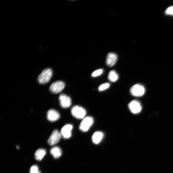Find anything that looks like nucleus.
Here are the masks:
<instances>
[{
    "instance_id": "nucleus-1",
    "label": "nucleus",
    "mask_w": 173,
    "mask_h": 173,
    "mask_svg": "<svg viewBox=\"0 0 173 173\" xmlns=\"http://www.w3.org/2000/svg\"><path fill=\"white\" fill-rule=\"evenodd\" d=\"M53 75L51 69H46L43 70L38 77V82L41 84H45L50 81Z\"/></svg>"
},
{
    "instance_id": "nucleus-2",
    "label": "nucleus",
    "mask_w": 173,
    "mask_h": 173,
    "mask_svg": "<svg viewBox=\"0 0 173 173\" xmlns=\"http://www.w3.org/2000/svg\"><path fill=\"white\" fill-rule=\"evenodd\" d=\"M94 122L93 118L91 116L85 117L80 123L79 129L80 130L84 132H87Z\"/></svg>"
},
{
    "instance_id": "nucleus-3",
    "label": "nucleus",
    "mask_w": 173,
    "mask_h": 173,
    "mask_svg": "<svg viewBox=\"0 0 173 173\" xmlns=\"http://www.w3.org/2000/svg\"><path fill=\"white\" fill-rule=\"evenodd\" d=\"M71 112L73 116L79 119H83L86 114V110L78 106L73 107L71 109Z\"/></svg>"
},
{
    "instance_id": "nucleus-4",
    "label": "nucleus",
    "mask_w": 173,
    "mask_h": 173,
    "mask_svg": "<svg viewBox=\"0 0 173 173\" xmlns=\"http://www.w3.org/2000/svg\"><path fill=\"white\" fill-rule=\"evenodd\" d=\"M131 94L136 97L143 96L145 94V89L144 86L140 84H136L132 86L130 90Z\"/></svg>"
},
{
    "instance_id": "nucleus-5",
    "label": "nucleus",
    "mask_w": 173,
    "mask_h": 173,
    "mask_svg": "<svg viewBox=\"0 0 173 173\" xmlns=\"http://www.w3.org/2000/svg\"><path fill=\"white\" fill-rule=\"evenodd\" d=\"M65 84L61 81H58L53 83L50 86L49 89L54 94H58L62 91L65 88Z\"/></svg>"
},
{
    "instance_id": "nucleus-6",
    "label": "nucleus",
    "mask_w": 173,
    "mask_h": 173,
    "mask_svg": "<svg viewBox=\"0 0 173 173\" xmlns=\"http://www.w3.org/2000/svg\"><path fill=\"white\" fill-rule=\"evenodd\" d=\"M62 136L61 132L57 130H55L48 140V144L51 146L56 144L60 141Z\"/></svg>"
},
{
    "instance_id": "nucleus-7",
    "label": "nucleus",
    "mask_w": 173,
    "mask_h": 173,
    "mask_svg": "<svg viewBox=\"0 0 173 173\" xmlns=\"http://www.w3.org/2000/svg\"><path fill=\"white\" fill-rule=\"evenodd\" d=\"M128 107L131 112L134 114L139 113L142 110L141 104L137 100H133L130 102L128 104Z\"/></svg>"
},
{
    "instance_id": "nucleus-8",
    "label": "nucleus",
    "mask_w": 173,
    "mask_h": 173,
    "mask_svg": "<svg viewBox=\"0 0 173 173\" xmlns=\"http://www.w3.org/2000/svg\"><path fill=\"white\" fill-rule=\"evenodd\" d=\"M59 99L60 105L63 108H67L71 106L72 100L69 96L64 94H61L59 96Z\"/></svg>"
},
{
    "instance_id": "nucleus-9",
    "label": "nucleus",
    "mask_w": 173,
    "mask_h": 173,
    "mask_svg": "<svg viewBox=\"0 0 173 173\" xmlns=\"http://www.w3.org/2000/svg\"><path fill=\"white\" fill-rule=\"evenodd\" d=\"M73 126L71 124L65 125L61 129V133L62 136L65 139L70 138L72 136V131Z\"/></svg>"
},
{
    "instance_id": "nucleus-10",
    "label": "nucleus",
    "mask_w": 173,
    "mask_h": 173,
    "mask_svg": "<svg viewBox=\"0 0 173 173\" xmlns=\"http://www.w3.org/2000/svg\"><path fill=\"white\" fill-rule=\"evenodd\" d=\"M60 117V115L56 110L51 109L49 110L47 113V118L48 120L51 122L57 121Z\"/></svg>"
},
{
    "instance_id": "nucleus-11",
    "label": "nucleus",
    "mask_w": 173,
    "mask_h": 173,
    "mask_svg": "<svg viewBox=\"0 0 173 173\" xmlns=\"http://www.w3.org/2000/svg\"><path fill=\"white\" fill-rule=\"evenodd\" d=\"M118 59L117 55L114 53H110L107 55L106 63L107 65L109 67L114 66L116 62Z\"/></svg>"
},
{
    "instance_id": "nucleus-12",
    "label": "nucleus",
    "mask_w": 173,
    "mask_h": 173,
    "mask_svg": "<svg viewBox=\"0 0 173 173\" xmlns=\"http://www.w3.org/2000/svg\"><path fill=\"white\" fill-rule=\"evenodd\" d=\"M104 134L101 132H96L92 136V140L94 143L97 144L100 143L104 137Z\"/></svg>"
},
{
    "instance_id": "nucleus-13",
    "label": "nucleus",
    "mask_w": 173,
    "mask_h": 173,
    "mask_svg": "<svg viewBox=\"0 0 173 173\" xmlns=\"http://www.w3.org/2000/svg\"><path fill=\"white\" fill-rule=\"evenodd\" d=\"M50 153L54 158L56 159L59 158L62 154V151L58 147H52L50 150Z\"/></svg>"
},
{
    "instance_id": "nucleus-14",
    "label": "nucleus",
    "mask_w": 173,
    "mask_h": 173,
    "mask_svg": "<svg viewBox=\"0 0 173 173\" xmlns=\"http://www.w3.org/2000/svg\"><path fill=\"white\" fill-rule=\"evenodd\" d=\"M46 154L45 150L40 149L37 150L35 154V158L36 160L41 161L45 156Z\"/></svg>"
},
{
    "instance_id": "nucleus-15",
    "label": "nucleus",
    "mask_w": 173,
    "mask_h": 173,
    "mask_svg": "<svg viewBox=\"0 0 173 173\" xmlns=\"http://www.w3.org/2000/svg\"><path fill=\"white\" fill-rule=\"evenodd\" d=\"M108 79L109 81L112 82H116L119 79V76L114 70L110 71L108 75Z\"/></svg>"
},
{
    "instance_id": "nucleus-16",
    "label": "nucleus",
    "mask_w": 173,
    "mask_h": 173,
    "mask_svg": "<svg viewBox=\"0 0 173 173\" xmlns=\"http://www.w3.org/2000/svg\"><path fill=\"white\" fill-rule=\"evenodd\" d=\"M110 86V84L106 83L101 85L98 88V90L100 91H103L108 89Z\"/></svg>"
},
{
    "instance_id": "nucleus-17",
    "label": "nucleus",
    "mask_w": 173,
    "mask_h": 173,
    "mask_svg": "<svg viewBox=\"0 0 173 173\" xmlns=\"http://www.w3.org/2000/svg\"><path fill=\"white\" fill-rule=\"evenodd\" d=\"M30 172V173H41L39 170L38 167L36 165H33L31 167Z\"/></svg>"
},
{
    "instance_id": "nucleus-18",
    "label": "nucleus",
    "mask_w": 173,
    "mask_h": 173,
    "mask_svg": "<svg viewBox=\"0 0 173 173\" xmlns=\"http://www.w3.org/2000/svg\"><path fill=\"white\" fill-rule=\"evenodd\" d=\"M103 72V70L102 69L97 70L92 73L91 76L94 77L99 76L102 75Z\"/></svg>"
},
{
    "instance_id": "nucleus-19",
    "label": "nucleus",
    "mask_w": 173,
    "mask_h": 173,
    "mask_svg": "<svg viewBox=\"0 0 173 173\" xmlns=\"http://www.w3.org/2000/svg\"><path fill=\"white\" fill-rule=\"evenodd\" d=\"M165 13L166 15L173 16V6H171L167 9Z\"/></svg>"
}]
</instances>
